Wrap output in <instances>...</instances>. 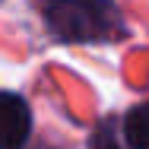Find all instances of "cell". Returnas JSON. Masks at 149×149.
<instances>
[{
  "label": "cell",
  "instance_id": "6da1fadb",
  "mask_svg": "<svg viewBox=\"0 0 149 149\" xmlns=\"http://www.w3.org/2000/svg\"><path fill=\"white\" fill-rule=\"evenodd\" d=\"M45 19L63 41H105L120 35V13L111 0H45Z\"/></svg>",
  "mask_w": 149,
  "mask_h": 149
},
{
  "label": "cell",
  "instance_id": "7a4b0ae2",
  "mask_svg": "<svg viewBox=\"0 0 149 149\" xmlns=\"http://www.w3.org/2000/svg\"><path fill=\"white\" fill-rule=\"evenodd\" d=\"M32 111L22 95L0 92V149H19L29 140Z\"/></svg>",
  "mask_w": 149,
  "mask_h": 149
},
{
  "label": "cell",
  "instance_id": "3957f363",
  "mask_svg": "<svg viewBox=\"0 0 149 149\" xmlns=\"http://www.w3.org/2000/svg\"><path fill=\"white\" fill-rule=\"evenodd\" d=\"M124 136H127V146H133V149H149V102H140L136 108L127 111Z\"/></svg>",
  "mask_w": 149,
  "mask_h": 149
},
{
  "label": "cell",
  "instance_id": "277c9868",
  "mask_svg": "<svg viewBox=\"0 0 149 149\" xmlns=\"http://www.w3.org/2000/svg\"><path fill=\"white\" fill-rule=\"evenodd\" d=\"M98 149H118V146H114L111 140H105V146H98Z\"/></svg>",
  "mask_w": 149,
  "mask_h": 149
}]
</instances>
